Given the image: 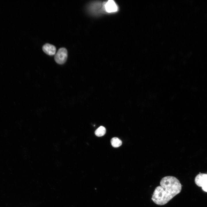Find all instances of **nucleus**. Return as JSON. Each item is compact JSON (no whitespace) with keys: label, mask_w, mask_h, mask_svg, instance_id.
<instances>
[{"label":"nucleus","mask_w":207,"mask_h":207,"mask_svg":"<svg viewBox=\"0 0 207 207\" xmlns=\"http://www.w3.org/2000/svg\"><path fill=\"white\" fill-rule=\"evenodd\" d=\"M111 143L113 147H117L121 145L122 141L118 138L114 137L111 139Z\"/></svg>","instance_id":"6"},{"label":"nucleus","mask_w":207,"mask_h":207,"mask_svg":"<svg viewBox=\"0 0 207 207\" xmlns=\"http://www.w3.org/2000/svg\"><path fill=\"white\" fill-rule=\"evenodd\" d=\"M195 181L198 186L202 187L207 183V174L200 173L198 175L195 177Z\"/></svg>","instance_id":"3"},{"label":"nucleus","mask_w":207,"mask_h":207,"mask_svg":"<svg viewBox=\"0 0 207 207\" xmlns=\"http://www.w3.org/2000/svg\"><path fill=\"white\" fill-rule=\"evenodd\" d=\"M106 129L103 126H101L95 131V135L98 137H101L104 135L106 133Z\"/></svg>","instance_id":"7"},{"label":"nucleus","mask_w":207,"mask_h":207,"mask_svg":"<svg viewBox=\"0 0 207 207\" xmlns=\"http://www.w3.org/2000/svg\"><path fill=\"white\" fill-rule=\"evenodd\" d=\"M43 51L47 54L52 55H54L56 52V48L53 45L49 43H46L42 47Z\"/></svg>","instance_id":"4"},{"label":"nucleus","mask_w":207,"mask_h":207,"mask_svg":"<svg viewBox=\"0 0 207 207\" xmlns=\"http://www.w3.org/2000/svg\"><path fill=\"white\" fill-rule=\"evenodd\" d=\"M106 11L110 13L114 12L117 11L118 7L115 2L113 0H109L106 2L105 5Z\"/></svg>","instance_id":"5"},{"label":"nucleus","mask_w":207,"mask_h":207,"mask_svg":"<svg viewBox=\"0 0 207 207\" xmlns=\"http://www.w3.org/2000/svg\"><path fill=\"white\" fill-rule=\"evenodd\" d=\"M160 186L155 189L152 200L159 205L166 204L177 195L179 193L182 185L179 180L172 176H167L162 178Z\"/></svg>","instance_id":"1"},{"label":"nucleus","mask_w":207,"mask_h":207,"mask_svg":"<svg viewBox=\"0 0 207 207\" xmlns=\"http://www.w3.org/2000/svg\"><path fill=\"white\" fill-rule=\"evenodd\" d=\"M202 187L204 191L207 192V183L204 184Z\"/></svg>","instance_id":"8"},{"label":"nucleus","mask_w":207,"mask_h":207,"mask_svg":"<svg viewBox=\"0 0 207 207\" xmlns=\"http://www.w3.org/2000/svg\"><path fill=\"white\" fill-rule=\"evenodd\" d=\"M68 52L66 48L62 47L59 49L55 54L54 60L58 64H62L64 63L67 60Z\"/></svg>","instance_id":"2"}]
</instances>
